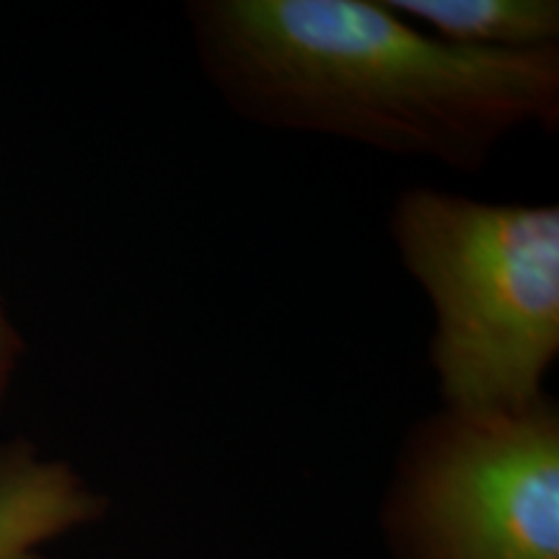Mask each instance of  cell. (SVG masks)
<instances>
[{"instance_id": "obj_1", "label": "cell", "mask_w": 559, "mask_h": 559, "mask_svg": "<svg viewBox=\"0 0 559 559\" xmlns=\"http://www.w3.org/2000/svg\"><path fill=\"white\" fill-rule=\"evenodd\" d=\"M213 94L257 128L481 171L510 135L559 130V47L445 45L386 0H190Z\"/></svg>"}, {"instance_id": "obj_2", "label": "cell", "mask_w": 559, "mask_h": 559, "mask_svg": "<svg viewBox=\"0 0 559 559\" xmlns=\"http://www.w3.org/2000/svg\"><path fill=\"white\" fill-rule=\"evenodd\" d=\"M402 270L432 309L438 407L519 409L559 358V205L407 187L389 210Z\"/></svg>"}, {"instance_id": "obj_3", "label": "cell", "mask_w": 559, "mask_h": 559, "mask_svg": "<svg viewBox=\"0 0 559 559\" xmlns=\"http://www.w3.org/2000/svg\"><path fill=\"white\" fill-rule=\"evenodd\" d=\"M383 528L396 559H559V402L417 419Z\"/></svg>"}, {"instance_id": "obj_4", "label": "cell", "mask_w": 559, "mask_h": 559, "mask_svg": "<svg viewBox=\"0 0 559 559\" xmlns=\"http://www.w3.org/2000/svg\"><path fill=\"white\" fill-rule=\"evenodd\" d=\"M107 500L26 440L0 445V559H45L41 544L102 519Z\"/></svg>"}, {"instance_id": "obj_5", "label": "cell", "mask_w": 559, "mask_h": 559, "mask_svg": "<svg viewBox=\"0 0 559 559\" xmlns=\"http://www.w3.org/2000/svg\"><path fill=\"white\" fill-rule=\"evenodd\" d=\"M394 13L445 45L481 52L559 47L557 0H386Z\"/></svg>"}, {"instance_id": "obj_6", "label": "cell", "mask_w": 559, "mask_h": 559, "mask_svg": "<svg viewBox=\"0 0 559 559\" xmlns=\"http://www.w3.org/2000/svg\"><path fill=\"white\" fill-rule=\"evenodd\" d=\"M21 353H24V340L19 337L16 326L11 324L9 313L0 304V404L5 400V391H9L11 376L19 366Z\"/></svg>"}]
</instances>
